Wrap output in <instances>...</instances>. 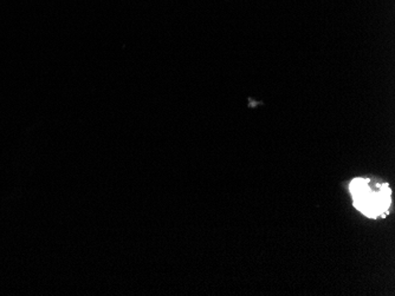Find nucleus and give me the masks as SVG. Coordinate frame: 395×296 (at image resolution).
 <instances>
[{
  "mask_svg": "<svg viewBox=\"0 0 395 296\" xmlns=\"http://www.w3.org/2000/svg\"><path fill=\"white\" fill-rule=\"evenodd\" d=\"M349 191L354 207L369 218L385 216L392 204V190L387 183H374L369 178H354Z\"/></svg>",
  "mask_w": 395,
  "mask_h": 296,
  "instance_id": "f257e3e1",
  "label": "nucleus"
}]
</instances>
